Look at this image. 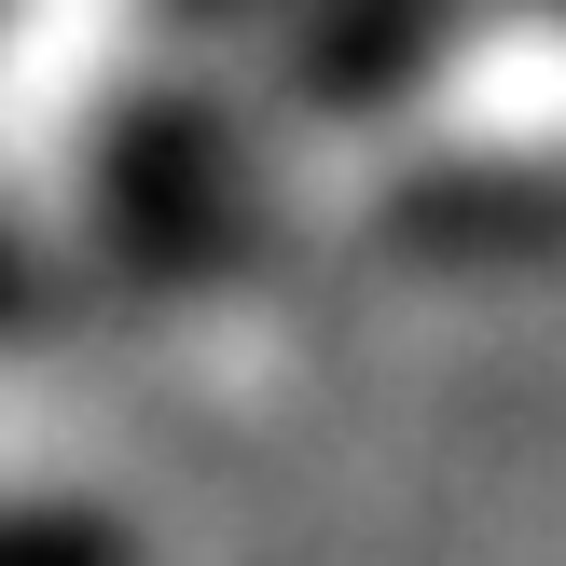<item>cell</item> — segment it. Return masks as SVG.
Returning <instances> with one entry per match:
<instances>
[{
	"instance_id": "cell-1",
	"label": "cell",
	"mask_w": 566,
	"mask_h": 566,
	"mask_svg": "<svg viewBox=\"0 0 566 566\" xmlns=\"http://www.w3.org/2000/svg\"><path fill=\"white\" fill-rule=\"evenodd\" d=\"M0 566H83V539H42V525H0Z\"/></svg>"
}]
</instances>
